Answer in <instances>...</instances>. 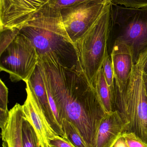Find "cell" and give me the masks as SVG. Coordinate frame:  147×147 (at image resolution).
<instances>
[{"label": "cell", "instance_id": "obj_1", "mask_svg": "<svg viewBox=\"0 0 147 147\" xmlns=\"http://www.w3.org/2000/svg\"><path fill=\"white\" fill-rule=\"evenodd\" d=\"M54 114L60 124L72 123L88 147H96L100 123L106 113L94 86L79 66L69 68L52 54L39 57Z\"/></svg>", "mask_w": 147, "mask_h": 147}, {"label": "cell", "instance_id": "obj_2", "mask_svg": "<svg viewBox=\"0 0 147 147\" xmlns=\"http://www.w3.org/2000/svg\"><path fill=\"white\" fill-rule=\"evenodd\" d=\"M19 33L31 41L38 57L52 54L64 66L79 67L75 45L64 26L60 9L50 1L19 29Z\"/></svg>", "mask_w": 147, "mask_h": 147}, {"label": "cell", "instance_id": "obj_3", "mask_svg": "<svg viewBox=\"0 0 147 147\" xmlns=\"http://www.w3.org/2000/svg\"><path fill=\"white\" fill-rule=\"evenodd\" d=\"M116 110L127 123V131L135 134L147 144V97L140 57L134 65L126 89L114 87Z\"/></svg>", "mask_w": 147, "mask_h": 147}, {"label": "cell", "instance_id": "obj_4", "mask_svg": "<svg viewBox=\"0 0 147 147\" xmlns=\"http://www.w3.org/2000/svg\"><path fill=\"white\" fill-rule=\"evenodd\" d=\"M123 43L131 51L134 63L147 51V7L110 6L109 42Z\"/></svg>", "mask_w": 147, "mask_h": 147}, {"label": "cell", "instance_id": "obj_5", "mask_svg": "<svg viewBox=\"0 0 147 147\" xmlns=\"http://www.w3.org/2000/svg\"><path fill=\"white\" fill-rule=\"evenodd\" d=\"M111 5V3L93 26L74 44L79 67L93 86L104 59L109 55Z\"/></svg>", "mask_w": 147, "mask_h": 147}, {"label": "cell", "instance_id": "obj_6", "mask_svg": "<svg viewBox=\"0 0 147 147\" xmlns=\"http://www.w3.org/2000/svg\"><path fill=\"white\" fill-rule=\"evenodd\" d=\"M38 54L28 39L18 33L0 53V70L9 74L13 82L28 80L38 63Z\"/></svg>", "mask_w": 147, "mask_h": 147}, {"label": "cell", "instance_id": "obj_7", "mask_svg": "<svg viewBox=\"0 0 147 147\" xmlns=\"http://www.w3.org/2000/svg\"><path fill=\"white\" fill-rule=\"evenodd\" d=\"M111 3L89 1L60 9L64 26L73 44L93 26Z\"/></svg>", "mask_w": 147, "mask_h": 147}, {"label": "cell", "instance_id": "obj_8", "mask_svg": "<svg viewBox=\"0 0 147 147\" xmlns=\"http://www.w3.org/2000/svg\"><path fill=\"white\" fill-rule=\"evenodd\" d=\"M51 0H0V31L20 29Z\"/></svg>", "mask_w": 147, "mask_h": 147}, {"label": "cell", "instance_id": "obj_9", "mask_svg": "<svg viewBox=\"0 0 147 147\" xmlns=\"http://www.w3.org/2000/svg\"><path fill=\"white\" fill-rule=\"evenodd\" d=\"M25 82L27 97L22 105L25 117L34 129L41 147H49L50 140L58 135L49 125L28 81Z\"/></svg>", "mask_w": 147, "mask_h": 147}, {"label": "cell", "instance_id": "obj_10", "mask_svg": "<svg viewBox=\"0 0 147 147\" xmlns=\"http://www.w3.org/2000/svg\"><path fill=\"white\" fill-rule=\"evenodd\" d=\"M114 74L115 86L120 92L126 89L134 65L129 47L125 44L115 42L110 53Z\"/></svg>", "mask_w": 147, "mask_h": 147}, {"label": "cell", "instance_id": "obj_11", "mask_svg": "<svg viewBox=\"0 0 147 147\" xmlns=\"http://www.w3.org/2000/svg\"><path fill=\"white\" fill-rule=\"evenodd\" d=\"M27 80L53 130L58 135L66 138L63 126L56 119L51 108L45 80L39 65L37 64L30 78Z\"/></svg>", "mask_w": 147, "mask_h": 147}, {"label": "cell", "instance_id": "obj_12", "mask_svg": "<svg viewBox=\"0 0 147 147\" xmlns=\"http://www.w3.org/2000/svg\"><path fill=\"white\" fill-rule=\"evenodd\" d=\"M127 123L118 111L106 114L102 119L96 147H111L117 139L127 131Z\"/></svg>", "mask_w": 147, "mask_h": 147}, {"label": "cell", "instance_id": "obj_13", "mask_svg": "<svg viewBox=\"0 0 147 147\" xmlns=\"http://www.w3.org/2000/svg\"><path fill=\"white\" fill-rule=\"evenodd\" d=\"M25 118L22 105L16 103L9 111V118L1 129L3 147H23L22 126Z\"/></svg>", "mask_w": 147, "mask_h": 147}, {"label": "cell", "instance_id": "obj_14", "mask_svg": "<svg viewBox=\"0 0 147 147\" xmlns=\"http://www.w3.org/2000/svg\"><path fill=\"white\" fill-rule=\"evenodd\" d=\"M93 86L106 114L116 111L114 89L108 85L102 68L98 74Z\"/></svg>", "mask_w": 147, "mask_h": 147}, {"label": "cell", "instance_id": "obj_15", "mask_svg": "<svg viewBox=\"0 0 147 147\" xmlns=\"http://www.w3.org/2000/svg\"><path fill=\"white\" fill-rule=\"evenodd\" d=\"M22 138L23 147H41L34 129L26 117L22 123Z\"/></svg>", "mask_w": 147, "mask_h": 147}, {"label": "cell", "instance_id": "obj_16", "mask_svg": "<svg viewBox=\"0 0 147 147\" xmlns=\"http://www.w3.org/2000/svg\"><path fill=\"white\" fill-rule=\"evenodd\" d=\"M66 139L76 147H88L77 129L70 122L62 121Z\"/></svg>", "mask_w": 147, "mask_h": 147}, {"label": "cell", "instance_id": "obj_17", "mask_svg": "<svg viewBox=\"0 0 147 147\" xmlns=\"http://www.w3.org/2000/svg\"><path fill=\"white\" fill-rule=\"evenodd\" d=\"M102 69L107 84L111 89L115 87V78L110 56L108 55L103 63Z\"/></svg>", "mask_w": 147, "mask_h": 147}, {"label": "cell", "instance_id": "obj_18", "mask_svg": "<svg viewBox=\"0 0 147 147\" xmlns=\"http://www.w3.org/2000/svg\"><path fill=\"white\" fill-rule=\"evenodd\" d=\"M19 32V29H6L1 31L0 53H2L15 38Z\"/></svg>", "mask_w": 147, "mask_h": 147}, {"label": "cell", "instance_id": "obj_19", "mask_svg": "<svg viewBox=\"0 0 147 147\" xmlns=\"http://www.w3.org/2000/svg\"><path fill=\"white\" fill-rule=\"evenodd\" d=\"M0 113L9 114L7 109L8 91L2 80H0Z\"/></svg>", "mask_w": 147, "mask_h": 147}, {"label": "cell", "instance_id": "obj_20", "mask_svg": "<svg viewBox=\"0 0 147 147\" xmlns=\"http://www.w3.org/2000/svg\"><path fill=\"white\" fill-rule=\"evenodd\" d=\"M114 5H121L129 7H147V0H111Z\"/></svg>", "mask_w": 147, "mask_h": 147}, {"label": "cell", "instance_id": "obj_21", "mask_svg": "<svg viewBox=\"0 0 147 147\" xmlns=\"http://www.w3.org/2000/svg\"><path fill=\"white\" fill-rule=\"evenodd\" d=\"M123 135L129 147H147V144L134 133L125 132Z\"/></svg>", "mask_w": 147, "mask_h": 147}, {"label": "cell", "instance_id": "obj_22", "mask_svg": "<svg viewBox=\"0 0 147 147\" xmlns=\"http://www.w3.org/2000/svg\"><path fill=\"white\" fill-rule=\"evenodd\" d=\"M89 1H96L102 2H106L111 1V0H51L50 1L56 4L60 9H62Z\"/></svg>", "mask_w": 147, "mask_h": 147}, {"label": "cell", "instance_id": "obj_23", "mask_svg": "<svg viewBox=\"0 0 147 147\" xmlns=\"http://www.w3.org/2000/svg\"><path fill=\"white\" fill-rule=\"evenodd\" d=\"M49 147H76L68 139L56 136L49 141Z\"/></svg>", "mask_w": 147, "mask_h": 147}, {"label": "cell", "instance_id": "obj_24", "mask_svg": "<svg viewBox=\"0 0 147 147\" xmlns=\"http://www.w3.org/2000/svg\"><path fill=\"white\" fill-rule=\"evenodd\" d=\"M111 147H129L123 134L117 139Z\"/></svg>", "mask_w": 147, "mask_h": 147}, {"label": "cell", "instance_id": "obj_25", "mask_svg": "<svg viewBox=\"0 0 147 147\" xmlns=\"http://www.w3.org/2000/svg\"><path fill=\"white\" fill-rule=\"evenodd\" d=\"M141 59L142 66L143 74H147V51L140 56Z\"/></svg>", "mask_w": 147, "mask_h": 147}, {"label": "cell", "instance_id": "obj_26", "mask_svg": "<svg viewBox=\"0 0 147 147\" xmlns=\"http://www.w3.org/2000/svg\"><path fill=\"white\" fill-rule=\"evenodd\" d=\"M143 78H144V82H145V87H146V92L147 97V74H143Z\"/></svg>", "mask_w": 147, "mask_h": 147}]
</instances>
